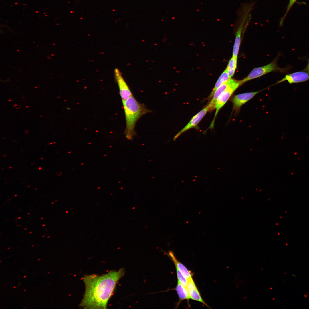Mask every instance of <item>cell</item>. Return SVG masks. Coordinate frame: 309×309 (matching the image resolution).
Here are the masks:
<instances>
[{"label":"cell","instance_id":"1","mask_svg":"<svg viewBox=\"0 0 309 309\" xmlns=\"http://www.w3.org/2000/svg\"><path fill=\"white\" fill-rule=\"evenodd\" d=\"M124 273L123 268L101 275H85L83 280L85 291L80 307L86 309L106 308L117 283Z\"/></svg>","mask_w":309,"mask_h":309},{"label":"cell","instance_id":"2","mask_svg":"<svg viewBox=\"0 0 309 309\" xmlns=\"http://www.w3.org/2000/svg\"><path fill=\"white\" fill-rule=\"evenodd\" d=\"M122 102L126 122L125 134L128 139L131 140L136 134L134 129L137 121L151 111L144 104L139 102L133 96Z\"/></svg>","mask_w":309,"mask_h":309},{"label":"cell","instance_id":"3","mask_svg":"<svg viewBox=\"0 0 309 309\" xmlns=\"http://www.w3.org/2000/svg\"><path fill=\"white\" fill-rule=\"evenodd\" d=\"M277 58L266 65L253 69L246 77L240 80L241 84L249 80L259 77L272 72L279 71L282 72H286L288 68H282L279 67L277 64Z\"/></svg>","mask_w":309,"mask_h":309},{"label":"cell","instance_id":"4","mask_svg":"<svg viewBox=\"0 0 309 309\" xmlns=\"http://www.w3.org/2000/svg\"><path fill=\"white\" fill-rule=\"evenodd\" d=\"M241 85V84L240 80H234L230 86L219 96L216 102V111L214 118L208 129H212L213 128L215 119L219 111L225 104L233 93Z\"/></svg>","mask_w":309,"mask_h":309},{"label":"cell","instance_id":"5","mask_svg":"<svg viewBox=\"0 0 309 309\" xmlns=\"http://www.w3.org/2000/svg\"><path fill=\"white\" fill-rule=\"evenodd\" d=\"M114 73L122 101L125 100L133 96L132 94L118 69H115Z\"/></svg>","mask_w":309,"mask_h":309},{"label":"cell","instance_id":"6","mask_svg":"<svg viewBox=\"0 0 309 309\" xmlns=\"http://www.w3.org/2000/svg\"><path fill=\"white\" fill-rule=\"evenodd\" d=\"M208 111L209 108L207 105L192 118L188 123L175 135L173 140H175L185 132L197 126Z\"/></svg>","mask_w":309,"mask_h":309},{"label":"cell","instance_id":"7","mask_svg":"<svg viewBox=\"0 0 309 309\" xmlns=\"http://www.w3.org/2000/svg\"><path fill=\"white\" fill-rule=\"evenodd\" d=\"M309 80V73L305 71H298L286 75L278 83L287 81L290 84L297 83Z\"/></svg>","mask_w":309,"mask_h":309},{"label":"cell","instance_id":"8","mask_svg":"<svg viewBox=\"0 0 309 309\" xmlns=\"http://www.w3.org/2000/svg\"><path fill=\"white\" fill-rule=\"evenodd\" d=\"M259 92L245 93L235 96L232 100L234 109L238 110L243 105L252 98Z\"/></svg>","mask_w":309,"mask_h":309},{"label":"cell","instance_id":"9","mask_svg":"<svg viewBox=\"0 0 309 309\" xmlns=\"http://www.w3.org/2000/svg\"><path fill=\"white\" fill-rule=\"evenodd\" d=\"M234 80V79L230 78L220 86L216 90L212 98L207 105L209 108V111H211L215 109L216 104L218 98L221 94L230 86Z\"/></svg>","mask_w":309,"mask_h":309},{"label":"cell","instance_id":"10","mask_svg":"<svg viewBox=\"0 0 309 309\" xmlns=\"http://www.w3.org/2000/svg\"><path fill=\"white\" fill-rule=\"evenodd\" d=\"M187 288L190 298L199 302L208 307V306L202 299L192 278L188 280Z\"/></svg>","mask_w":309,"mask_h":309},{"label":"cell","instance_id":"11","mask_svg":"<svg viewBox=\"0 0 309 309\" xmlns=\"http://www.w3.org/2000/svg\"><path fill=\"white\" fill-rule=\"evenodd\" d=\"M169 254L175 264L176 268L179 270L187 280L192 278V274L191 272L188 270L184 265L177 260L173 253L171 251H170Z\"/></svg>","mask_w":309,"mask_h":309},{"label":"cell","instance_id":"12","mask_svg":"<svg viewBox=\"0 0 309 309\" xmlns=\"http://www.w3.org/2000/svg\"><path fill=\"white\" fill-rule=\"evenodd\" d=\"M245 20V17L243 19L236 33V37L233 45L232 56L236 58H237L239 52L240 44L241 35Z\"/></svg>","mask_w":309,"mask_h":309},{"label":"cell","instance_id":"13","mask_svg":"<svg viewBox=\"0 0 309 309\" xmlns=\"http://www.w3.org/2000/svg\"><path fill=\"white\" fill-rule=\"evenodd\" d=\"M231 78L229 75L227 69L226 68L220 76L215 86L209 96L207 99L209 100L212 97L216 90L223 84L229 80Z\"/></svg>","mask_w":309,"mask_h":309},{"label":"cell","instance_id":"14","mask_svg":"<svg viewBox=\"0 0 309 309\" xmlns=\"http://www.w3.org/2000/svg\"><path fill=\"white\" fill-rule=\"evenodd\" d=\"M176 290L180 300L190 298L187 288L183 286L178 280Z\"/></svg>","mask_w":309,"mask_h":309},{"label":"cell","instance_id":"15","mask_svg":"<svg viewBox=\"0 0 309 309\" xmlns=\"http://www.w3.org/2000/svg\"><path fill=\"white\" fill-rule=\"evenodd\" d=\"M237 58L233 56L229 60L227 68L229 77L231 78L234 75L237 67Z\"/></svg>","mask_w":309,"mask_h":309},{"label":"cell","instance_id":"16","mask_svg":"<svg viewBox=\"0 0 309 309\" xmlns=\"http://www.w3.org/2000/svg\"><path fill=\"white\" fill-rule=\"evenodd\" d=\"M177 274L178 281L184 287L187 288L188 280L183 274L179 270L176 268Z\"/></svg>","mask_w":309,"mask_h":309},{"label":"cell","instance_id":"17","mask_svg":"<svg viewBox=\"0 0 309 309\" xmlns=\"http://www.w3.org/2000/svg\"><path fill=\"white\" fill-rule=\"evenodd\" d=\"M297 0H290L289 4L287 7V10L286 12V13L284 16L283 18L282 19L281 21L280 24L282 25L283 21L285 17L287 14L288 13L289 11V10L291 8L292 6L293 5L294 3L296 2Z\"/></svg>","mask_w":309,"mask_h":309},{"label":"cell","instance_id":"18","mask_svg":"<svg viewBox=\"0 0 309 309\" xmlns=\"http://www.w3.org/2000/svg\"><path fill=\"white\" fill-rule=\"evenodd\" d=\"M304 71L309 73V59L308 60L307 65L305 68L303 70Z\"/></svg>","mask_w":309,"mask_h":309},{"label":"cell","instance_id":"19","mask_svg":"<svg viewBox=\"0 0 309 309\" xmlns=\"http://www.w3.org/2000/svg\"><path fill=\"white\" fill-rule=\"evenodd\" d=\"M26 276H24L23 277V278H25V277H26Z\"/></svg>","mask_w":309,"mask_h":309},{"label":"cell","instance_id":"20","mask_svg":"<svg viewBox=\"0 0 309 309\" xmlns=\"http://www.w3.org/2000/svg\"><path fill=\"white\" fill-rule=\"evenodd\" d=\"M40 260V259H38V261L39 260Z\"/></svg>","mask_w":309,"mask_h":309},{"label":"cell","instance_id":"21","mask_svg":"<svg viewBox=\"0 0 309 309\" xmlns=\"http://www.w3.org/2000/svg\"><path fill=\"white\" fill-rule=\"evenodd\" d=\"M16 287V286H15V287H13V288H15V287Z\"/></svg>","mask_w":309,"mask_h":309},{"label":"cell","instance_id":"22","mask_svg":"<svg viewBox=\"0 0 309 309\" xmlns=\"http://www.w3.org/2000/svg\"><path fill=\"white\" fill-rule=\"evenodd\" d=\"M26 290H24V291H26Z\"/></svg>","mask_w":309,"mask_h":309},{"label":"cell","instance_id":"23","mask_svg":"<svg viewBox=\"0 0 309 309\" xmlns=\"http://www.w3.org/2000/svg\"><path fill=\"white\" fill-rule=\"evenodd\" d=\"M10 248H8V249H10Z\"/></svg>","mask_w":309,"mask_h":309},{"label":"cell","instance_id":"24","mask_svg":"<svg viewBox=\"0 0 309 309\" xmlns=\"http://www.w3.org/2000/svg\"><path fill=\"white\" fill-rule=\"evenodd\" d=\"M50 272H48V273H49Z\"/></svg>","mask_w":309,"mask_h":309}]
</instances>
